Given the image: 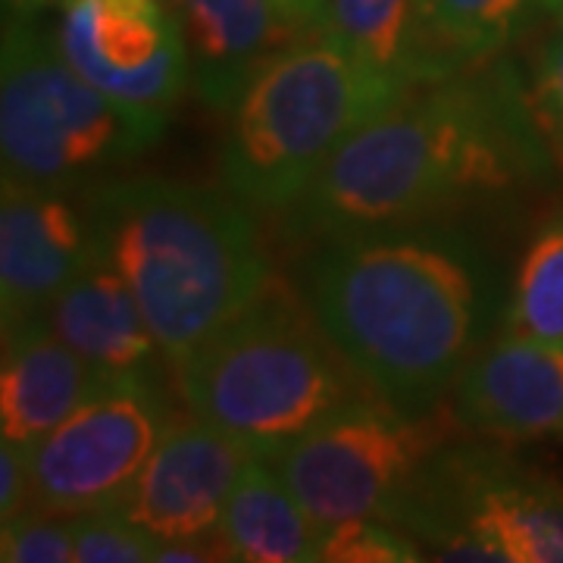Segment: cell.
<instances>
[{
    "label": "cell",
    "instance_id": "cell-1",
    "mask_svg": "<svg viewBox=\"0 0 563 563\" xmlns=\"http://www.w3.org/2000/svg\"><path fill=\"white\" fill-rule=\"evenodd\" d=\"M554 169L529 81L498 54L407 91L357 129L279 213L282 232L322 244L429 222L466 201L544 188Z\"/></svg>",
    "mask_w": 563,
    "mask_h": 563
},
{
    "label": "cell",
    "instance_id": "cell-2",
    "mask_svg": "<svg viewBox=\"0 0 563 563\" xmlns=\"http://www.w3.org/2000/svg\"><path fill=\"white\" fill-rule=\"evenodd\" d=\"M301 295L376 398L429 413L483 351L501 285L479 244L413 222L313 244Z\"/></svg>",
    "mask_w": 563,
    "mask_h": 563
},
{
    "label": "cell",
    "instance_id": "cell-3",
    "mask_svg": "<svg viewBox=\"0 0 563 563\" xmlns=\"http://www.w3.org/2000/svg\"><path fill=\"white\" fill-rule=\"evenodd\" d=\"M85 203L98 254L132 288L169 366L244 310L273 276L251 207L229 191L107 179Z\"/></svg>",
    "mask_w": 563,
    "mask_h": 563
},
{
    "label": "cell",
    "instance_id": "cell-4",
    "mask_svg": "<svg viewBox=\"0 0 563 563\" xmlns=\"http://www.w3.org/2000/svg\"><path fill=\"white\" fill-rule=\"evenodd\" d=\"M188 413L229 432L257 457H276L317 422L373 395L322 332L310 303L282 276L179 366Z\"/></svg>",
    "mask_w": 563,
    "mask_h": 563
},
{
    "label": "cell",
    "instance_id": "cell-5",
    "mask_svg": "<svg viewBox=\"0 0 563 563\" xmlns=\"http://www.w3.org/2000/svg\"><path fill=\"white\" fill-rule=\"evenodd\" d=\"M404 95L303 32L263 63L232 107L220 154L225 191L251 210L285 213L344 141Z\"/></svg>",
    "mask_w": 563,
    "mask_h": 563
},
{
    "label": "cell",
    "instance_id": "cell-6",
    "mask_svg": "<svg viewBox=\"0 0 563 563\" xmlns=\"http://www.w3.org/2000/svg\"><path fill=\"white\" fill-rule=\"evenodd\" d=\"M154 144L63 57L35 16H7L0 54L3 179L91 191Z\"/></svg>",
    "mask_w": 563,
    "mask_h": 563
},
{
    "label": "cell",
    "instance_id": "cell-7",
    "mask_svg": "<svg viewBox=\"0 0 563 563\" xmlns=\"http://www.w3.org/2000/svg\"><path fill=\"white\" fill-rule=\"evenodd\" d=\"M442 561L563 563V488L488 444L444 442L395 514Z\"/></svg>",
    "mask_w": 563,
    "mask_h": 563
},
{
    "label": "cell",
    "instance_id": "cell-8",
    "mask_svg": "<svg viewBox=\"0 0 563 563\" xmlns=\"http://www.w3.org/2000/svg\"><path fill=\"white\" fill-rule=\"evenodd\" d=\"M457 435L448 410L404 413L376 395L347 404L266 461L320 526L395 520L426 461Z\"/></svg>",
    "mask_w": 563,
    "mask_h": 563
},
{
    "label": "cell",
    "instance_id": "cell-9",
    "mask_svg": "<svg viewBox=\"0 0 563 563\" xmlns=\"http://www.w3.org/2000/svg\"><path fill=\"white\" fill-rule=\"evenodd\" d=\"M173 417L161 379L103 385L29 451L32 507L57 517L120 507Z\"/></svg>",
    "mask_w": 563,
    "mask_h": 563
},
{
    "label": "cell",
    "instance_id": "cell-10",
    "mask_svg": "<svg viewBox=\"0 0 563 563\" xmlns=\"http://www.w3.org/2000/svg\"><path fill=\"white\" fill-rule=\"evenodd\" d=\"M63 7V57L147 139H161L191 81L166 0H66Z\"/></svg>",
    "mask_w": 563,
    "mask_h": 563
},
{
    "label": "cell",
    "instance_id": "cell-11",
    "mask_svg": "<svg viewBox=\"0 0 563 563\" xmlns=\"http://www.w3.org/2000/svg\"><path fill=\"white\" fill-rule=\"evenodd\" d=\"M73 191L3 179L0 201V322L3 335L47 320L63 288L98 257L88 203Z\"/></svg>",
    "mask_w": 563,
    "mask_h": 563
},
{
    "label": "cell",
    "instance_id": "cell-12",
    "mask_svg": "<svg viewBox=\"0 0 563 563\" xmlns=\"http://www.w3.org/2000/svg\"><path fill=\"white\" fill-rule=\"evenodd\" d=\"M254 451L201 417L176 413L120 510L157 542L220 532L229 495Z\"/></svg>",
    "mask_w": 563,
    "mask_h": 563
},
{
    "label": "cell",
    "instance_id": "cell-13",
    "mask_svg": "<svg viewBox=\"0 0 563 563\" xmlns=\"http://www.w3.org/2000/svg\"><path fill=\"white\" fill-rule=\"evenodd\" d=\"M461 429L498 442L563 435V347L501 335L451 388Z\"/></svg>",
    "mask_w": 563,
    "mask_h": 563
},
{
    "label": "cell",
    "instance_id": "cell-14",
    "mask_svg": "<svg viewBox=\"0 0 563 563\" xmlns=\"http://www.w3.org/2000/svg\"><path fill=\"white\" fill-rule=\"evenodd\" d=\"M166 7L179 22L191 88L220 113H232L263 63L303 35L276 0H166Z\"/></svg>",
    "mask_w": 563,
    "mask_h": 563
},
{
    "label": "cell",
    "instance_id": "cell-15",
    "mask_svg": "<svg viewBox=\"0 0 563 563\" xmlns=\"http://www.w3.org/2000/svg\"><path fill=\"white\" fill-rule=\"evenodd\" d=\"M47 325L110 383L161 379L163 363H169L132 288L101 254L57 295Z\"/></svg>",
    "mask_w": 563,
    "mask_h": 563
},
{
    "label": "cell",
    "instance_id": "cell-16",
    "mask_svg": "<svg viewBox=\"0 0 563 563\" xmlns=\"http://www.w3.org/2000/svg\"><path fill=\"white\" fill-rule=\"evenodd\" d=\"M313 32L401 91L466 69L435 35L426 0H325Z\"/></svg>",
    "mask_w": 563,
    "mask_h": 563
},
{
    "label": "cell",
    "instance_id": "cell-17",
    "mask_svg": "<svg viewBox=\"0 0 563 563\" xmlns=\"http://www.w3.org/2000/svg\"><path fill=\"white\" fill-rule=\"evenodd\" d=\"M103 385L110 379L63 344L47 320L3 335L0 435L32 451Z\"/></svg>",
    "mask_w": 563,
    "mask_h": 563
},
{
    "label": "cell",
    "instance_id": "cell-18",
    "mask_svg": "<svg viewBox=\"0 0 563 563\" xmlns=\"http://www.w3.org/2000/svg\"><path fill=\"white\" fill-rule=\"evenodd\" d=\"M320 526L266 457H251L229 495L222 536L244 563H320Z\"/></svg>",
    "mask_w": 563,
    "mask_h": 563
},
{
    "label": "cell",
    "instance_id": "cell-19",
    "mask_svg": "<svg viewBox=\"0 0 563 563\" xmlns=\"http://www.w3.org/2000/svg\"><path fill=\"white\" fill-rule=\"evenodd\" d=\"M563 13V0H429V20L461 66L492 60Z\"/></svg>",
    "mask_w": 563,
    "mask_h": 563
},
{
    "label": "cell",
    "instance_id": "cell-20",
    "mask_svg": "<svg viewBox=\"0 0 563 563\" xmlns=\"http://www.w3.org/2000/svg\"><path fill=\"white\" fill-rule=\"evenodd\" d=\"M501 335L563 347V207L544 220L523 251L504 307Z\"/></svg>",
    "mask_w": 563,
    "mask_h": 563
},
{
    "label": "cell",
    "instance_id": "cell-21",
    "mask_svg": "<svg viewBox=\"0 0 563 563\" xmlns=\"http://www.w3.org/2000/svg\"><path fill=\"white\" fill-rule=\"evenodd\" d=\"M426 561L410 532L388 520H347L325 526L320 563H417Z\"/></svg>",
    "mask_w": 563,
    "mask_h": 563
},
{
    "label": "cell",
    "instance_id": "cell-22",
    "mask_svg": "<svg viewBox=\"0 0 563 563\" xmlns=\"http://www.w3.org/2000/svg\"><path fill=\"white\" fill-rule=\"evenodd\" d=\"M79 563H144L154 561L157 539L135 526L120 507H103L73 517Z\"/></svg>",
    "mask_w": 563,
    "mask_h": 563
},
{
    "label": "cell",
    "instance_id": "cell-23",
    "mask_svg": "<svg viewBox=\"0 0 563 563\" xmlns=\"http://www.w3.org/2000/svg\"><path fill=\"white\" fill-rule=\"evenodd\" d=\"M526 81L544 139L563 169V13L544 22Z\"/></svg>",
    "mask_w": 563,
    "mask_h": 563
},
{
    "label": "cell",
    "instance_id": "cell-24",
    "mask_svg": "<svg viewBox=\"0 0 563 563\" xmlns=\"http://www.w3.org/2000/svg\"><path fill=\"white\" fill-rule=\"evenodd\" d=\"M3 563H69L76 561L73 517L44 514L38 507L7 520L0 529Z\"/></svg>",
    "mask_w": 563,
    "mask_h": 563
},
{
    "label": "cell",
    "instance_id": "cell-25",
    "mask_svg": "<svg viewBox=\"0 0 563 563\" xmlns=\"http://www.w3.org/2000/svg\"><path fill=\"white\" fill-rule=\"evenodd\" d=\"M32 507V454L16 442L0 444V520H13Z\"/></svg>",
    "mask_w": 563,
    "mask_h": 563
},
{
    "label": "cell",
    "instance_id": "cell-26",
    "mask_svg": "<svg viewBox=\"0 0 563 563\" xmlns=\"http://www.w3.org/2000/svg\"><path fill=\"white\" fill-rule=\"evenodd\" d=\"M154 561L161 563H220L235 561L232 548L220 532H207V536H195V539H176V542H157Z\"/></svg>",
    "mask_w": 563,
    "mask_h": 563
},
{
    "label": "cell",
    "instance_id": "cell-27",
    "mask_svg": "<svg viewBox=\"0 0 563 563\" xmlns=\"http://www.w3.org/2000/svg\"><path fill=\"white\" fill-rule=\"evenodd\" d=\"M276 7H279L282 16L291 22L295 29L313 32V25L320 20L322 7H325V0H276Z\"/></svg>",
    "mask_w": 563,
    "mask_h": 563
},
{
    "label": "cell",
    "instance_id": "cell-28",
    "mask_svg": "<svg viewBox=\"0 0 563 563\" xmlns=\"http://www.w3.org/2000/svg\"><path fill=\"white\" fill-rule=\"evenodd\" d=\"M51 3H57V0H3V10H7V16H38Z\"/></svg>",
    "mask_w": 563,
    "mask_h": 563
},
{
    "label": "cell",
    "instance_id": "cell-29",
    "mask_svg": "<svg viewBox=\"0 0 563 563\" xmlns=\"http://www.w3.org/2000/svg\"><path fill=\"white\" fill-rule=\"evenodd\" d=\"M63 3H66V0H63Z\"/></svg>",
    "mask_w": 563,
    "mask_h": 563
},
{
    "label": "cell",
    "instance_id": "cell-30",
    "mask_svg": "<svg viewBox=\"0 0 563 563\" xmlns=\"http://www.w3.org/2000/svg\"><path fill=\"white\" fill-rule=\"evenodd\" d=\"M426 3H429V0H426Z\"/></svg>",
    "mask_w": 563,
    "mask_h": 563
}]
</instances>
